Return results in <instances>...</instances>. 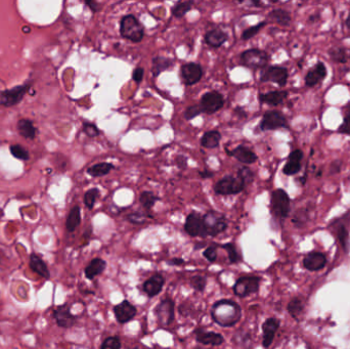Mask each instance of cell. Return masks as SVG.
Returning <instances> with one entry per match:
<instances>
[{
    "label": "cell",
    "instance_id": "35",
    "mask_svg": "<svg viewBox=\"0 0 350 349\" xmlns=\"http://www.w3.org/2000/svg\"><path fill=\"white\" fill-rule=\"evenodd\" d=\"M329 56L335 63L346 64L348 59V55L344 47H333L329 51Z\"/></svg>",
    "mask_w": 350,
    "mask_h": 349
},
{
    "label": "cell",
    "instance_id": "7",
    "mask_svg": "<svg viewBox=\"0 0 350 349\" xmlns=\"http://www.w3.org/2000/svg\"><path fill=\"white\" fill-rule=\"evenodd\" d=\"M175 303L171 298L162 299L154 310L156 320L161 327H167L173 322L175 318Z\"/></svg>",
    "mask_w": 350,
    "mask_h": 349
},
{
    "label": "cell",
    "instance_id": "58",
    "mask_svg": "<svg viewBox=\"0 0 350 349\" xmlns=\"http://www.w3.org/2000/svg\"><path fill=\"white\" fill-rule=\"evenodd\" d=\"M344 110H345V116H344V117L350 119V103H348V104L345 106Z\"/></svg>",
    "mask_w": 350,
    "mask_h": 349
},
{
    "label": "cell",
    "instance_id": "13",
    "mask_svg": "<svg viewBox=\"0 0 350 349\" xmlns=\"http://www.w3.org/2000/svg\"><path fill=\"white\" fill-rule=\"evenodd\" d=\"M180 76L185 85H195L201 81L203 77V69L200 64L186 63L180 67Z\"/></svg>",
    "mask_w": 350,
    "mask_h": 349
},
{
    "label": "cell",
    "instance_id": "34",
    "mask_svg": "<svg viewBox=\"0 0 350 349\" xmlns=\"http://www.w3.org/2000/svg\"><path fill=\"white\" fill-rule=\"evenodd\" d=\"M193 4H194L193 1H179V2H177L171 8L172 16L174 18H177V19L184 17L187 12L192 9Z\"/></svg>",
    "mask_w": 350,
    "mask_h": 349
},
{
    "label": "cell",
    "instance_id": "36",
    "mask_svg": "<svg viewBox=\"0 0 350 349\" xmlns=\"http://www.w3.org/2000/svg\"><path fill=\"white\" fill-rule=\"evenodd\" d=\"M160 200V198L158 196H156L154 193L152 192H143L141 197H140V201L141 204L143 205V207L146 210H149L154 207V205L156 204V202H158Z\"/></svg>",
    "mask_w": 350,
    "mask_h": 349
},
{
    "label": "cell",
    "instance_id": "47",
    "mask_svg": "<svg viewBox=\"0 0 350 349\" xmlns=\"http://www.w3.org/2000/svg\"><path fill=\"white\" fill-rule=\"evenodd\" d=\"M148 217L149 216L146 213H145V212L136 211V212H133V213L127 215V220L134 224H143L146 222V220Z\"/></svg>",
    "mask_w": 350,
    "mask_h": 349
},
{
    "label": "cell",
    "instance_id": "62",
    "mask_svg": "<svg viewBox=\"0 0 350 349\" xmlns=\"http://www.w3.org/2000/svg\"><path fill=\"white\" fill-rule=\"evenodd\" d=\"M132 349H146V348L145 347H141V346H135Z\"/></svg>",
    "mask_w": 350,
    "mask_h": 349
},
{
    "label": "cell",
    "instance_id": "28",
    "mask_svg": "<svg viewBox=\"0 0 350 349\" xmlns=\"http://www.w3.org/2000/svg\"><path fill=\"white\" fill-rule=\"evenodd\" d=\"M173 66V60L165 57H155L152 59V74L154 77H158L159 75L168 70Z\"/></svg>",
    "mask_w": 350,
    "mask_h": 349
},
{
    "label": "cell",
    "instance_id": "54",
    "mask_svg": "<svg viewBox=\"0 0 350 349\" xmlns=\"http://www.w3.org/2000/svg\"><path fill=\"white\" fill-rule=\"evenodd\" d=\"M85 4L91 9L92 12H97L102 9V5L96 1H86Z\"/></svg>",
    "mask_w": 350,
    "mask_h": 349
},
{
    "label": "cell",
    "instance_id": "5",
    "mask_svg": "<svg viewBox=\"0 0 350 349\" xmlns=\"http://www.w3.org/2000/svg\"><path fill=\"white\" fill-rule=\"evenodd\" d=\"M271 213L280 219L288 217L290 213V198L286 191L278 189L273 191L270 198Z\"/></svg>",
    "mask_w": 350,
    "mask_h": 349
},
{
    "label": "cell",
    "instance_id": "39",
    "mask_svg": "<svg viewBox=\"0 0 350 349\" xmlns=\"http://www.w3.org/2000/svg\"><path fill=\"white\" fill-rule=\"evenodd\" d=\"M266 26V22H261L257 25H255V26H252V27H249L248 29H246L243 34H242V39L243 40H249V39H251L253 38L254 36H256L261 29H263L264 27Z\"/></svg>",
    "mask_w": 350,
    "mask_h": 349
},
{
    "label": "cell",
    "instance_id": "18",
    "mask_svg": "<svg viewBox=\"0 0 350 349\" xmlns=\"http://www.w3.org/2000/svg\"><path fill=\"white\" fill-rule=\"evenodd\" d=\"M165 284V278L161 275V273H155L153 277L146 280L143 285L144 292L149 297L157 296L162 289H163Z\"/></svg>",
    "mask_w": 350,
    "mask_h": 349
},
{
    "label": "cell",
    "instance_id": "56",
    "mask_svg": "<svg viewBox=\"0 0 350 349\" xmlns=\"http://www.w3.org/2000/svg\"><path fill=\"white\" fill-rule=\"evenodd\" d=\"M199 175L201 176L202 178H211V177L214 176V172L205 169V170H202V171H199Z\"/></svg>",
    "mask_w": 350,
    "mask_h": 349
},
{
    "label": "cell",
    "instance_id": "40",
    "mask_svg": "<svg viewBox=\"0 0 350 349\" xmlns=\"http://www.w3.org/2000/svg\"><path fill=\"white\" fill-rule=\"evenodd\" d=\"M99 196V190L96 189V188H93V189H90L87 191L84 195V204L85 206L88 208V209H92L94 204H95V201H96V199L97 197Z\"/></svg>",
    "mask_w": 350,
    "mask_h": 349
},
{
    "label": "cell",
    "instance_id": "60",
    "mask_svg": "<svg viewBox=\"0 0 350 349\" xmlns=\"http://www.w3.org/2000/svg\"><path fill=\"white\" fill-rule=\"evenodd\" d=\"M320 19V16H318V15H315V16H311L310 18H309V20L311 21V22H314V21H317V20H319Z\"/></svg>",
    "mask_w": 350,
    "mask_h": 349
},
{
    "label": "cell",
    "instance_id": "19",
    "mask_svg": "<svg viewBox=\"0 0 350 349\" xmlns=\"http://www.w3.org/2000/svg\"><path fill=\"white\" fill-rule=\"evenodd\" d=\"M196 340L204 345H211V346H219L223 344L224 338L221 334L216 332H207L203 329H196L195 330Z\"/></svg>",
    "mask_w": 350,
    "mask_h": 349
},
{
    "label": "cell",
    "instance_id": "41",
    "mask_svg": "<svg viewBox=\"0 0 350 349\" xmlns=\"http://www.w3.org/2000/svg\"><path fill=\"white\" fill-rule=\"evenodd\" d=\"M10 153H11L12 156H14L17 159H19V160L26 161V160L30 159L29 152L24 146H22L21 145H10Z\"/></svg>",
    "mask_w": 350,
    "mask_h": 349
},
{
    "label": "cell",
    "instance_id": "42",
    "mask_svg": "<svg viewBox=\"0 0 350 349\" xmlns=\"http://www.w3.org/2000/svg\"><path fill=\"white\" fill-rule=\"evenodd\" d=\"M191 286L198 292H203L207 286V279L205 276L196 275L191 279Z\"/></svg>",
    "mask_w": 350,
    "mask_h": 349
},
{
    "label": "cell",
    "instance_id": "55",
    "mask_svg": "<svg viewBox=\"0 0 350 349\" xmlns=\"http://www.w3.org/2000/svg\"><path fill=\"white\" fill-rule=\"evenodd\" d=\"M167 263L171 266H178V265H182L185 263V261L182 258L176 257V258H172L171 260H168Z\"/></svg>",
    "mask_w": 350,
    "mask_h": 349
},
{
    "label": "cell",
    "instance_id": "23",
    "mask_svg": "<svg viewBox=\"0 0 350 349\" xmlns=\"http://www.w3.org/2000/svg\"><path fill=\"white\" fill-rule=\"evenodd\" d=\"M326 263H327L326 256L320 252L310 253L303 260L304 267L311 271H317L323 268Z\"/></svg>",
    "mask_w": 350,
    "mask_h": 349
},
{
    "label": "cell",
    "instance_id": "1",
    "mask_svg": "<svg viewBox=\"0 0 350 349\" xmlns=\"http://www.w3.org/2000/svg\"><path fill=\"white\" fill-rule=\"evenodd\" d=\"M211 318L218 326L230 328L241 320L242 309L239 304L231 299H221L212 306Z\"/></svg>",
    "mask_w": 350,
    "mask_h": 349
},
{
    "label": "cell",
    "instance_id": "14",
    "mask_svg": "<svg viewBox=\"0 0 350 349\" xmlns=\"http://www.w3.org/2000/svg\"><path fill=\"white\" fill-rule=\"evenodd\" d=\"M184 231L191 236H203L205 238L206 233L204 230L203 216L198 212H192L187 215L184 223Z\"/></svg>",
    "mask_w": 350,
    "mask_h": 349
},
{
    "label": "cell",
    "instance_id": "32",
    "mask_svg": "<svg viewBox=\"0 0 350 349\" xmlns=\"http://www.w3.org/2000/svg\"><path fill=\"white\" fill-rule=\"evenodd\" d=\"M81 223V211L79 206H75L71 209L67 217L66 229L69 233H73L80 226Z\"/></svg>",
    "mask_w": 350,
    "mask_h": 349
},
{
    "label": "cell",
    "instance_id": "27",
    "mask_svg": "<svg viewBox=\"0 0 350 349\" xmlns=\"http://www.w3.org/2000/svg\"><path fill=\"white\" fill-rule=\"evenodd\" d=\"M107 267V262L102 258H94L85 267V277L88 280H93L95 277L102 275Z\"/></svg>",
    "mask_w": 350,
    "mask_h": 349
},
{
    "label": "cell",
    "instance_id": "31",
    "mask_svg": "<svg viewBox=\"0 0 350 349\" xmlns=\"http://www.w3.org/2000/svg\"><path fill=\"white\" fill-rule=\"evenodd\" d=\"M268 18L281 25V26H289L292 21L290 12L283 8L272 9L268 14Z\"/></svg>",
    "mask_w": 350,
    "mask_h": 349
},
{
    "label": "cell",
    "instance_id": "24",
    "mask_svg": "<svg viewBox=\"0 0 350 349\" xmlns=\"http://www.w3.org/2000/svg\"><path fill=\"white\" fill-rule=\"evenodd\" d=\"M229 39V35L220 29H212L205 35L206 43L214 48H218L226 43Z\"/></svg>",
    "mask_w": 350,
    "mask_h": 349
},
{
    "label": "cell",
    "instance_id": "3",
    "mask_svg": "<svg viewBox=\"0 0 350 349\" xmlns=\"http://www.w3.org/2000/svg\"><path fill=\"white\" fill-rule=\"evenodd\" d=\"M203 223L206 236H216L228 229L226 215L218 211L210 210L203 216Z\"/></svg>",
    "mask_w": 350,
    "mask_h": 349
},
{
    "label": "cell",
    "instance_id": "21",
    "mask_svg": "<svg viewBox=\"0 0 350 349\" xmlns=\"http://www.w3.org/2000/svg\"><path fill=\"white\" fill-rule=\"evenodd\" d=\"M280 328V320L274 319V318H270L267 319L263 325H262V331H263V340H262V345H263L264 348H268L274 338V335H276V332L278 331V329Z\"/></svg>",
    "mask_w": 350,
    "mask_h": 349
},
{
    "label": "cell",
    "instance_id": "22",
    "mask_svg": "<svg viewBox=\"0 0 350 349\" xmlns=\"http://www.w3.org/2000/svg\"><path fill=\"white\" fill-rule=\"evenodd\" d=\"M228 153L243 164H253L258 159V157L252 149H250L249 147L244 145L236 146L233 151H228Z\"/></svg>",
    "mask_w": 350,
    "mask_h": 349
},
{
    "label": "cell",
    "instance_id": "61",
    "mask_svg": "<svg viewBox=\"0 0 350 349\" xmlns=\"http://www.w3.org/2000/svg\"><path fill=\"white\" fill-rule=\"evenodd\" d=\"M251 4L254 5V6H261V5H262V3L259 2V1H252Z\"/></svg>",
    "mask_w": 350,
    "mask_h": 349
},
{
    "label": "cell",
    "instance_id": "16",
    "mask_svg": "<svg viewBox=\"0 0 350 349\" xmlns=\"http://www.w3.org/2000/svg\"><path fill=\"white\" fill-rule=\"evenodd\" d=\"M114 314L117 321L123 325V323H126L135 318L137 309L129 301L124 300L121 303L115 305Z\"/></svg>",
    "mask_w": 350,
    "mask_h": 349
},
{
    "label": "cell",
    "instance_id": "25",
    "mask_svg": "<svg viewBox=\"0 0 350 349\" xmlns=\"http://www.w3.org/2000/svg\"><path fill=\"white\" fill-rule=\"evenodd\" d=\"M287 96H288V92L285 90H274L266 93H260L259 101L263 104L276 107L281 105L287 98Z\"/></svg>",
    "mask_w": 350,
    "mask_h": 349
},
{
    "label": "cell",
    "instance_id": "9",
    "mask_svg": "<svg viewBox=\"0 0 350 349\" xmlns=\"http://www.w3.org/2000/svg\"><path fill=\"white\" fill-rule=\"evenodd\" d=\"M259 127L262 131H268L280 128H289V124L282 112L267 111L262 117Z\"/></svg>",
    "mask_w": 350,
    "mask_h": 349
},
{
    "label": "cell",
    "instance_id": "12",
    "mask_svg": "<svg viewBox=\"0 0 350 349\" xmlns=\"http://www.w3.org/2000/svg\"><path fill=\"white\" fill-rule=\"evenodd\" d=\"M29 88V84H24L16 86L11 89L1 91L0 92V105L9 108L19 104L24 98V95L27 93Z\"/></svg>",
    "mask_w": 350,
    "mask_h": 349
},
{
    "label": "cell",
    "instance_id": "4",
    "mask_svg": "<svg viewBox=\"0 0 350 349\" xmlns=\"http://www.w3.org/2000/svg\"><path fill=\"white\" fill-rule=\"evenodd\" d=\"M240 60L243 66L250 69H265L269 61V56L259 48H251L240 55Z\"/></svg>",
    "mask_w": 350,
    "mask_h": 349
},
{
    "label": "cell",
    "instance_id": "29",
    "mask_svg": "<svg viewBox=\"0 0 350 349\" xmlns=\"http://www.w3.org/2000/svg\"><path fill=\"white\" fill-rule=\"evenodd\" d=\"M18 131L19 133L24 136L25 139L27 140H34L36 136L37 129L34 126V124L31 120L29 119H22L18 122Z\"/></svg>",
    "mask_w": 350,
    "mask_h": 349
},
{
    "label": "cell",
    "instance_id": "48",
    "mask_svg": "<svg viewBox=\"0 0 350 349\" xmlns=\"http://www.w3.org/2000/svg\"><path fill=\"white\" fill-rule=\"evenodd\" d=\"M83 131L87 136H89V138H95V136H98L101 134V131H99L95 124L90 122L83 123Z\"/></svg>",
    "mask_w": 350,
    "mask_h": 349
},
{
    "label": "cell",
    "instance_id": "44",
    "mask_svg": "<svg viewBox=\"0 0 350 349\" xmlns=\"http://www.w3.org/2000/svg\"><path fill=\"white\" fill-rule=\"evenodd\" d=\"M121 340L117 336H112L107 338L101 345V349H121Z\"/></svg>",
    "mask_w": 350,
    "mask_h": 349
},
{
    "label": "cell",
    "instance_id": "50",
    "mask_svg": "<svg viewBox=\"0 0 350 349\" xmlns=\"http://www.w3.org/2000/svg\"><path fill=\"white\" fill-rule=\"evenodd\" d=\"M338 236L340 239V242L342 244V247L345 249V251L347 250V245H348V233L345 229V227H340L338 230Z\"/></svg>",
    "mask_w": 350,
    "mask_h": 349
},
{
    "label": "cell",
    "instance_id": "45",
    "mask_svg": "<svg viewBox=\"0 0 350 349\" xmlns=\"http://www.w3.org/2000/svg\"><path fill=\"white\" fill-rule=\"evenodd\" d=\"M202 113L203 112H202L200 105H193V106H190L189 108L185 109L183 116L186 120H192V119L200 116Z\"/></svg>",
    "mask_w": 350,
    "mask_h": 349
},
{
    "label": "cell",
    "instance_id": "26",
    "mask_svg": "<svg viewBox=\"0 0 350 349\" xmlns=\"http://www.w3.org/2000/svg\"><path fill=\"white\" fill-rule=\"evenodd\" d=\"M30 268L36 272L37 275H39L45 280L51 279V271H49L46 263L40 258L38 255L36 254H31L30 255V261H29Z\"/></svg>",
    "mask_w": 350,
    "mask_h": 349
},
{
    "label": "cell",
    "instance_id": "6",
    "mask_svg": "<svg viewBox=\"0 0 350 349\" xmlns=\"http://www.w3.org/2000/svg\"><path fill=\"white\" fill-rule=\"evenodd\" d=\"M246 183L239 176L227 175L218 180L214 185V192L217 195L230 196L236 195L244 191Z\"/></svg>",
    "mask_w": 350,
    "mask_h": 349
},
{
    "label": "cell",
    "instance_id": "51",
    "mask_svg": "<svg viewBox=\"0 0 350 349\" xmlns=\"http://www.w3.org/2000/svg\"><path fill=\"white\" fill-rule=\"evenodd\" d=\"M144 74H145L144 68H141V67L136 68L132 73V80L134 82H136L137 84H140L144 78Z\"/></svg>",
    "mask_w": 350,
    "mask_h": 349
},
{
    "label": "cell",
    "instance_id": "11",
    "mask_svg": "<svg viewBox=\"0 0 350 349\" xmlns=\"http://www.w3.org/2000/svg\"><path fill=\"white\" fill-rule=\"evenodd\" d=\"M224 105L223 95L217 91H209L203 94L200 101V107L203 113L208 115L214 114Z\"/></svg>",
    "mask_w": 350,
    "mask_h": 349
},
{
    "label": "cell",
    "instance_id": "59",
    "mask_svg": "<svg viewBox=\"0 0 350 349\" xmlns=\"http://www.w3.org/2000/svg\"><path fill=\"white\" fill-rule=\"evenodd\" d=\"M346 26L348 29H350V11H349V15H348L347 19H346Z\"/></svg>",
    "mask_w": 350,
    "mask_h": 349
},
{
    "label": "cell",
    "instance_id": "10",
    "mask_svg": "<svg viewBox=\"0 0 350 349\" xmlns=\"http://www.w3.org/2000/svg\"><path fill=\"white\" fill-rule=\"evenodd\" d=\"M289 73L288 69L280 66H270L266 67L262 71L260 75L261 82H273L277 83L279 86L284 87L288 81Z\"/></svg>",
    "mask_w": 350,
    "mask_h": 349
},
{
    "label": "cell",
    "instance_id": "20",
    "mask_svg": "<svg viewBox=\"0 0 350 349\" xmlns=\"http://www.w3.org/2000/svg\"><path fill=\"white\" fill-rule=\"evenodd\" d=\"M327 77V68L321 61H319L315 67L310 69L305 76V84L308 87H315Z\"/></svg>",
    "mask_w": 350,
    "mask_h": 349
},
{
    "label": "cell",
    "instance_id": "49",
    "mask_svg": "<svg viewBox=\"0 0 350 349\" xmlns=\"http://www.w3.org/2000/svg\"><path fill=\"white\" fill-rule=\"evenodd\" d=\"M203 255L210 262H215L217 259V248L215 246H210L206 248V250L203 252Z\"/></svg>",
    "mask_w": 350,
    "mask_h": 349
},
{
    "label": "cell",
    "instance_id": "30",
    "mask_svg": "<svg viewBox=\"0 0 350 349\" xmlns=\"http://www.w3.org/2000/svg\"><path fill=\"white\" fill-rule=\"evenodd\" d=\"M221 134L218 130L213 129L204 133L201 139V145L206 148H215L219 145Z\"/></svg>",
    "mask_w": 350,
    "mask_h": 349
},
{
    "label": "cell",
    "instance_id": "43",
    "mask_svg": "<svg viewBox=\"0 0 350 349\" xmlns=\"http://www.w3.org/2000/svg\"><path fill=\"white\" fill-rule=\"evenodd\" d=\"M236 175L239 177H241L246 184L252 183L253 180H254V177H255L254 172L251 169H250L249 167H246V166L240 167L239 170H237Z\"/></svg>",
    "mask_w": 350,
    "mask_h": 349
},
{
    "label": "cell",
    "instance_id": "53",
    "mask_svg": "<svg viewBox=\"0 0 350 349\" xmlns=\"http://www.w3.org/2000/svg\"><path fill=\"white\" fill-rule=\"evenodd\" d=\"M175 164H176V166L181 170L185 169L187 167V158L182 155L177 156L175 158Z\"/></svg>",
    "mask_w": 350,
    "mask_h": 349
},
{
    "label": "cell",
    "instance_id": "15",
    "mask_svg": "<svg viewBox=\"0 0 350 349\" xmlns=\"http://www.w3.org/2000/svg\"><path fill=\"white\" fill-rule=\"evenodd\" d=\"M54 318L57 321V325L60 328L69 329L76 325L77 318L72 315L70 306L68 304H62L58 306L54 310Z\"/></svg>",
    "mask_w": 350,
    "mask_h": 349
},
{
    "label": "cell",
    "instance_id": "2",
    "mask_svg": "<svg viewBox=\"0 0 350 349\" xmlns=\"http://www.w3.org/2000/svg\"><path fill=\"white\" fill-rule=\"evenodd\" d=\"M120 33L125 39H128L134 43L141 42L145 37V29L143 25L133 15H126L121 19Z\"/></svg>",
    "mask_w": 350,
    "mask_h": 349
},
{
    "label": "cell",
    "instance_id": "52",
    "mask_svg": "<svg viewBox=\"0 0 350 349\" xmlns=\"http://www.w3.org/2000/svg\"><path fill=\"white\" fill-rule=\"evenodd\" d=\"M338 132L350 135V119L349 118L344 117L343 123L341 124V125L338 128Z\"/></svg>",
    "mask_w": 350,
    "mask_h": 349
},
{
    "label": "cell",
    "instance_id": "37",
    "mask_svg": "<svg viewBox=\"0 0 350 349\" xmlns=\"http://www.w3.org/2000/svg\"><path fill=\"white\" fill-rule=\"evenodd\" d=\"M229 254V259L231 263H239L242 261V255L237 251V249L233 243H228L221 246Z\"/></svg>",
    "mask_w": 350,
    "mask_h": 349
},
{
    "label": "cell",
    "instance_id": "17",
    "mask_svg": "<svg viewBox=\"0 0 350 349\" xmlns=\"http://www.w3.org/2000/svg\"><path fill=\"white\" fill-rule=\"evenodd\" d=\"M303 159V152L300 149H294L290 153L287 163L283 168V173L285 175H295L301 169V161Z\"/></svg>",
    "mask_w": 350,
    "mask_h": 349
},
{
    "label": "cell",
    "instance_id": "57",
    "mask_svg": "<svg viewBox=\"0 0 350 349\" xmlns=\"http://www.w3.org/2000/svg\"><path fill=\"white\" fill-rule=\"evenodd\" d=\"M340 170H341V163H340V162H334V163L331 165V172L338 173Z\"/></svg>",
    "mask_w": 350,
    "mask_h": 349
},
{
    "label": "cell",
    "instance_id": "38",
    "mask_svg": "<svg viewBox=\"0 0 350 349\" xmlns=\"http://www.w3.org/2000/svg\"><path fill=\"white\" fill-rule=\"evenodd\" d=\"M304 309V304L303 302L300 300L299 298H294L290 301V303L288 304V311L289 314L294 318V319H298L299 316H301V314L303 313Z\"/></svg>",
    "mask_w": 350,
    "mask_h": 349
},
{
    "label": "cell",
    "instance_id": "46",
    "mask_svg": "<svg viewBox=\"0 0 350 349\" xmlns=\"http://www.w3.org/2000/svg\"><path fill=\"white\" fill-rule=\"evenodd\" d=\"M307 219H308L307 211L305 209H300L296 212L295 216L293 217V223L297 228H300V227H303V224L307 221Z\"/></svg>",
    "mask_w": 350,
    "mask_h": 349
},
{
    "label": "cell",
    "instance_id": "8",
    "mask_svg": "<svg viewBox=\"0 0 350 349\" xmlns=\"http://www.w3.org/2000/svg\"><path fill=\"white\" fill-rule=\"evenodd\" d=\"M260 278L255 276H246L237 279L233 287L235 296L240 298L248 297L259 290Z\"/></svg>",
    "mask_w": 350,
    "mask_h": 349
},
{
    "label": "cell",
    "instance_id": "33",
    "mask_svg": "<svg viewBox=\"0 0 350 349\" xmlns=\"http://www.w3.org/2000/svg\"><path fill=\"white\" fill-rule=\"evenodd\" d=\"M115 169V166L109 163V162H102V163H97L87 169V173L92 177H101L109 174L112 170Z\"/></svg>",
    "mask_w": 350,
    "mask_h": 349
}]
</instances>
